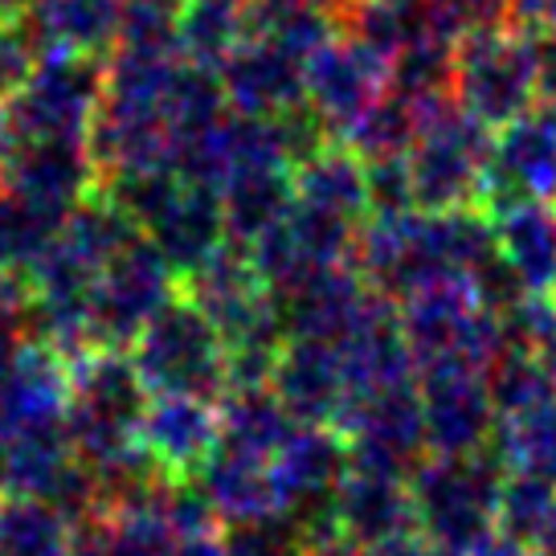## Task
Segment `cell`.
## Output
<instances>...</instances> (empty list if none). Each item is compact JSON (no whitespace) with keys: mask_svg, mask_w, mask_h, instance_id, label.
I'll list each match as a JSON object with an SVG mask.
<instances>
[{"mask_svg":"<svg viewBox=\"0 0 556 556\" xmlns=\"http://www.w3.org/2000/svg\"><path fill=\"white\" fill-rule=\"evenodd\" d=\"M127 352L152 397L222 401L229 393V340L185 291L143 324Z\"/></svg>","mask_w":556,"mask_h":556,"instance_id":"cell-1","label":"cell"},{"mask_svg":"<svg viewBox=\"0 0 556 556\" xmlns=\"http://www.w3.org/2000/svg\"><path fill=\"white\" fill-rule=\"evenodd\" d=\"M507 467L483 446L475 454H434L421 458L409 475V495L417 507V532L446 544L454 553L479 548L495 532L500 491Z\"/></svg>","mask_w":556,"mask_h":556,"instance_id":"cell-2","label":"cell"},{"mask_svg":"<svg viewBox=\"0 0 556 556\" xmlns=\"http://www.w3.org/2000/svg\"><path fill=\"white\" fill-rule=\"evenodd\" d=\"M152 405V393L139 377L131 352L94 348L70 361L66 434L83 467H99L103 458L139 438V421Z\"/></svg>","mask_w":556,"mask_h":556,"instance_id":"cell-3","label":"cell"},{"mask_svg":"<svg viewBox=\"0 0 556 556\" xmlns=\"http://www.w3.org/2000/svg\"><path fill=\"white\" fill-rule=\"evenodd\" d=\"M495 131L467 115L463 106L442 103L417 123L409 160V180H414V205L421 213H451V208L479 205V185L491 156Z\"/></svg>","mask_w":556,"mask_h":556,"instance_id":"cell-4","label":"cell"},{"mask_svg":"<svg viewBox=\"0 0 556 556\" xmlns=\"http://www.w3.org/2000/svg\"><path fill=\"white\" fill-rule=\"evenodd\" d=\"M106 90V58L46 50L29 78L4 99L13 139H87Z\"/></svg>","mask_w":556,"mask_h":556,"instance_id":"cell-5","label":"cell"},{"mask_svg":"<svg viewBox=\"0 0 556 556\" xmlns=\"http://www.w3.org/2000/svg\"><path fill=\"white\" fill-rule=\"evenodd\" d=\"M454 103L491 131L532 111L540 103L532 37L511 25L475 29L463 37L454 53Z\"/></svg>","mask_w":556,"mask_h":556,"instance_id":"cell-6","label":"cell"},{"mask_svg":"<svg viewBox=\"0 0 556 556\" xmlns=\"http://www.w3.org/2000/svg\"><path fill=\"white\" fill-rule=\"evenodd\" d=\"M348 470V442L331 426H299L270 454V486L278 511L299 523L303 544L336 536L340 523L331 511L336 486Z\"/></svg>","mask_w":556,"mask_h":556,"instance_id":"cell-7","label":"cell"},{"mask_svg":"<svg viewBox=\"0 0 556 556\" xmlns=\"http://www.w3.org/2000/svg\"><path fill=\"white\" fill-rule=\"evenodd\" d=\"M556 205V106L536 103L495 131L479 185V208L500 217L516 205Z\"/></svg>","mask_w":556,"mask_h":556,"instance_id":"cell-8","label":"cell"},{"mask_svg":"<svg viewBox=\"0 0 556 556\" xmlns=\"http://www.w3.org/2000/svg\"><path fill=\"white\" fill-rule=\"evenodd\" d=\"M180 291V278L168 266V258L139 233L127 242L115 258L103 266L90 299V319H94V344L99 348H127L136 344L143 324Z\"/></svg>","mask_w":556,"mask_h":556,"instance_id":"cell-9","label":"cell"},{"mask_svg":"<svg viewBox=\"0 0 556 556\" xmlns=\"http://www.w3.org/2000/svg\"><path fill=\"white\" fill-rule=\"evenodd\" d=\"M356 233H361L356 222L295 201L258 242L245 245V250L258 266V275L266 278V287L287 291V287H295V282L319 275V270L352 266Z\"/></svg>","mask_w":556,"mask_h":556,"instance_id":"cell-10","label":"cell"},{"mask_svg":"<svg viewBox=\"0 0 556 556\" xmlns=\"http://www.w3.org/2000/svg\"><path fill=\"white\" fill-rule=\"evenodd\" d=\"M0 189L66 222L90 192L103 189L87 139H17L0 168Z\"/></svg>","mask_w":556,"mask_h":556,"instance_id":"cell-11","label":"cell"},{"mask_svg":"<svg viewBox=\"0 0 556 556\" xmlns=\"http://www.w3.org/2000/svg\"><path fill=\"white\" fill-rule=\"evenodd\" d=\"M307 106L328 123L331 139H344L348 127L389 90V58L368 50L356 37H331L303 66Z\"/></svg>","mask_w":556,"mask_h":556,"instance_id":"cell-12","label":"cell"},{"mask_svg":"<svg viewBox=\"0 0 556 556\" xmlns=\"http://www.w3.org/2000/svg\"><path fill=\"white\" fill-rule=\"evenodd\" d=\"M70 365L46 340H29L0 365V438L66 426Z\"/></svg>","mask_w":556,"mask_h":556,"instance_id":"cell-13","label":"cell"},{"mask_svg":"<svg viewBox=\"0 0 556 556\" xmlns=\"http://www.w3.org/2000/svg\"><path fill=\"white\" fill-rule=\"evenodd\" d=\"M421 414H426V446L430 454H475L491 446L500 414L479 372H426Z\"/></svg>","mask_w":556,"mask_h":556,"instance_id":"cell-14","label":"cell"},{"mask_svg":"<svg viewBox=\"0 0 556 556\" xmlns=\"http://www.w3.org/2000/svg\"><path fill=\"white\" fill-rule=\"evenodd\" d=\"M143 238L156 245L160 254L168 258V266L176 270V278L185 282L229 242L222 192L180 176V189L143 226Z\"/></svg>","mask_w":556,"mask_h":556,"instance_id":"cell-15","label":"cell"},{"mask_svg":"<svg viewBox=\"0 0 556 556\" xmlns=\"http://www.w3.org/2000/svg\"><path fill=\"white\" fill-rule=\"evenodd\" d=\"M336 523L340 532L352 536L365 548H381L389 540H401L417 532V507L409 495V479L401 475H384V470L352 467L348 463L344 479L336 486V500H331Z\"/></svg>","mask_w":556,"mask_h":556,"instance_id":"cell-16","label":"cell"},{"mask_svg":"<svg viewBox=\"0 0 556 556\" xmlns=\"http://www.w3.org/2000/svg\"><path fill=\"white\" fill-rule=\"evenodd\" d=\"M139 442L160 463L168 479H197L208 454L222 446L217 401L201 397H152L139 421Z\"/></svg>","mask_w":556,"mask_h":556,"instance_id":"cell-17","label":"cell"},{"mask_svg":"<svg viewBox=\"0 0 556 556\" xmlns=\"http://www.w3.org/2000/svg\"><path fill=\"white\" fill-rule=\"evenodd\" d=\"M270 389L299 426H331L348 401L340 348L328 340H287Z\"/></svg>","mask_w":556,"mask_h":556,"instance_id":"cell-18","label":"cell"},{"mask_svg":"<svg viewBox=\"0 0 556 556\" xmlns=\"http://www.w3.org/2000/svg\"><path fill=\"white\" fill-rule=\"evenodd\" d=\"M222 83H226L229 111L254 115V119H278L299 103H307L303 62L258 37H245L222 62Z\"/></svg>","mask_w":556,"mask_h":556,"instance_id":"cell-19","label":"cell"},{"mask_svg":"<svg viewBox=\"0 0 556 556\" xmlns=\"http://www.w3.org/2000/svg\"><path fill=\"white\" fill-rule=\"evenodd\" d=\"M168 483L131 504L103 507L74 523V556H168L176 532L168 523Z\"/></svg>","mask_w":556,"mask_h":556,"instance_id":"cell-20","label":"cell"},{"mask_svg":"<svg viewBox=\"0 0 556 556\" xmlns=\"http://www.w3.org/2000/svg\"><path fill=\"white\" fill-rule=\"evenodd\" d=\"M123 0H29V13L21 21L25 37L37 53H106L119 46Z\"/></svg>","mask_w":556,"mask_h":556,"instance_id":"cell-21","label":"cell"},{"mask_svg":"<svg viewBox=\"0 0 556 556\" xmlns=\"http://www.w3.org/2000/svg\"><path fill=\"white\" fill-rule=\"evenodd\" d=\"M201 486L213 500L217 516L226 520V528L233 523H254L266 516H282L275 500V486H270V458L238 446H217L208 454V463L201 467Z\"/></svg>","mask_w":556,"mask_h":556,"instance_id":"cell-22","label":"cell"},{"mask_svg":"<svg viewBox=\"0 0 556 556\" xmlns=\"http://www.w3.org/2000/svg\"><path fill=\"white\" fill-rule=\"evenodd\" d=\"M500 254L528 295L556 299V205H516L491 217Z\"/></svg>","mask_w":556,"mask_h":556,"instance_id":"cell-23","label":"cell"},{"mask_svg":"<svg viewBox=\"0 0 556 556\" xmlns=\"http://www.w3.org/2000/svg\"><path fill=\"white\" fill-rule=\"evenodd\" d=\"M291 205H295V168L291 164H250L222 185L229 242L238 245L258 242Z\"/></svg>","mask_w":556,"mask_h":556,"instance_id":"cell-24","label":"cell"},{"mask_svg":"<svg viewBox=\"0 0 556 556\" xmlns=\"http://www.w3.org/2000/svg\"><path fill=\"white\" fill-rule=\"evenodd\" d=\"M295 201L365 226L368 217L365 160L356 156L344 139L324 143L315 156L295 164Z\"/></svg>","mask_w":556,"mask_h":556,"instance_id":"cell-25","label":"cell"},{"mask_svg":"<svg viewBox=\"0 0 556 556\" xmlns=\"http://www.w3.org/2000/svg\"><path fill=\"white\" fill-rule=\"evenodd\" d=\"M217 414H222V442L238 446V451L262 454V458H270L278 451V442L295 430V417L282 409V401L275 397L270 384L229 389L226 397L217 401Z\"/></svg>","mask_w":556,"mask_h":556,"instance_id":"cell-26","label":"cell"},{"mask_svg":"<svg viewBox=\"0 0 556 556\" xmlns=\"http://www.w3.org/2000/svg\"><path fill=\"white\" fill-rule=\"evenodd\" d=\"M336 21L303 0H250L245 9V37H258L275 50L291 53L307 66L315 50H324L336 37Z\"/></svg>","mask_w":556,"mask_h":556,"instance_id":"cell-27","label":"cell"},{"mask_svg":"<svg viewBox=\"0 0 556 556\" xmlns=\"http://www.w3.org/2000/svg\"><path fill=\"white\" fill-rule=\"evenodd\" d=\"M245 9L250 0H189L176 37L180 58L222 70V62L245 41Z\"/></svg>","mask_w":556,"mask_h":556,"instance_id":"cell-28","label":"cell"},{"mask_svg":"<svg viewBox=\"0 0 556 556\" xmlns=\"http://www.w3.org/2000/svg\"><path fill=\"white\" fill-rule=\"evenodd\" d=\"M556 520V479L536 475V470H507L504 491H500V516L495 532L523 544L528 553H536L548 528Z\"/></svg>","mask_w":556,"mask_h":556,"instance_id":"cell-29","label":"cell"},{"mask_svg":"<svg viewBox=\"0 0 556 556\" xmlns=\"http://www.w3.org/2000/svg\"><path fill=\"white\" fill-rule=\"evenodd\" d=\"M0 556H74V523L46 500H4Z\"/></svg>","mask_w":556,"mask_h":556,"instance_id":"cell-30","label":"cell"},{"mask_svg":"<svg viewBox=\"0 0 556 556\" xmlns=\"http://www.w3.org/2000/svg\"><path fill=\"white\" fill-rule=\"evenodd\" d=\"M486 393L495 401V414L516 417L536 405L556 401V368L528 348H504L495 365L486 368Z\"/></svg>","mask_w":556,"mask_h":556,"instance_id":"cell-31","label":"cell"},{"mask_svg":"<svg viewBox=\"0 0 556 556\" xmlns=\"http://www.w3.org/2000/svg\"><path fill=\"white\" fill-rule=\"evenodd\" d=\"M491 451L504 458L507 470H536L556 479V401L536 405L528 414L500 417Z\"/></svg>","mask_w":556,"mask_h":556,"instance_id":"cell-32","label":"cell"},{"mask_svg":"<svg viewBox=\"0 0 556 556\" xmlns=\"http://www.w3.org/2000/svg\"><path fill=\"white\" fill-rule=\"evenodd\" d=\"M414 139H417L414 103L405 94H397V90H384L381 99L348 127L344 143L361 160H384V156H405L414 148Z\"/></svg>","mask_w":556,"mask_h":556,"instance_id":"cell-33","label":"cell"},{"mask_svg":"<svg viewBox=\"0 0 556 556\" xmlns=\"http://www.w3.org/2000/svg\"><path fill=\"white\" fill-rule=\"evenodd\" d=\"M185 4H189V0H123L119 46H139V50H176Z\"/></svg>","mask_w":556,"mask_h":556,"instance_id":"cell-34","label":"cell"},{"mask_svg":"<svg viewBox=\"0 0 556 556\" xmlns=\"http://www.w3.org/2000/svg\"><path fill=\"white\" fill-rule=\"evenodd\" d=\"M229 556H299L303 536L291 516H266L254 523H233L226 532Z\"/></svg>","mask_w":556,"mask_h":556,"instance_id":"cell-35","label":"cell"},{"mask_svg":"<svg viewBox=\"0 0 556 556\" xmlns=\"http://www.w3.org/2000/svg\"><path fill=\"white\" fill-rule=\"evenodd\" d=\"M365 185H368V213L372 217H393V213L417 208L414 180H409V160L405 156L365 160Z\"/></svg>","mask_w":556,"mask_h":556,"instance_id":"cell-36","label":"cell"},{"mask_svg":"<svg viewBox=\"0 0 556 556\" xmlns=\"http://www.w3.org/2000/svg\"><path fill=\"white\" fill-rule=\"evenodd\" d=\"M532 62H536V99L556 106V29L532 34Z\"/></svg>","mask_w":556,"mask_h":556,"instance_id":"cell-37","label":"cell"},{"mask_svg":"<svg viewBox=\"0 0 556 556\" xmlns=\"http://www.w3.org/2000/svg\"><path fill=\"white\" fill-rule=\"evenodd\" d=\"M377 556H467V553H454V548H446V544H438V540H430V536H421V532H409V536L381 544Z\"/></svg>","mask_w":556,"mask_h":556,"instance_id":"cell-38","label":"cell"},{"mask_svg":"<svg viewBox=\"0 0 556 556\" xmlns=\"http://www.w3.org/2000/svg\"><path fill=\"white\" fill-rule=\"evenodd\" d=\"M299 556H377L372 548L365 544H356L352 536L344 532H336V536H324V540H312V544H303V553Z\"/></svg>","mask_w":556,"mask_h":556,"instance_id":"cell-39","label":"cell"},{"mask_svg":"<svg viewBox=\"0 0 556 556\" xmlns=\"http://www.w3.org/2000/svg\"><path fill=\"white\" fill-rule=\"evenodd\" d=\"M168 556H229L226 536L217 532H205V536H189V540H176L173 553Z\"/></svg>","mask_w":556,"mask_h":556,"instance_id":"cell-40","label":"cell"},{"mask_svg":"<svg viewBox=\"0 0 556 556\" xmlns=\"http://www.w3.org/2000/svg\"><path fill=\"white\" fill-rule=\"evenodd\" d=\"M303 4H312V9H319V13H328L336 25L348 17V9L356 4V0H303Z\"/></svg>","mask_w":556,"mask_h":556,"instance_id":"cell-41","label":"cell"},{"mask_svg":"<svg viewBox=\"0 0 556 556\" xmlns=\"http://www.w3.org/2000/svg\"><path fill=\"white\" fill-rule=\"evenodd\" d=\"M29 13V0H0V25H21Z\"/></svg>","mask_w":556,"mask_h":556,"instance_id":"cell-42","label":"cell"},{"mask_svg":"<svg viewBox=\"0 0 556 556\" xmlns=\"http://www.w3.org/2000/svg\"><path fill=\"white\" fill-rule=\"evenodd\" d=\"M536 553H548V556H556V520H553V528H548V536H544V544H540Z\"/></svg>","mask_w":556,"mask_h":556,"instance_id":"cell-43","label":"cell"},{"mask_svg":"<svg viewBox=\"0 0 556 556\" xmlns=\"http://www.w3.org/2000/svg\"><path fill=\"white\" fill-rule=\"evenodd\" d=\"M528 556H548V553H528Z\"/></svg>","mask_w":556,"mask_h":556,"instance_id":"cell-44","label":"cell"},{"mask_svg":"<svg viewBox=\"0 0 556 556\" xmlns=\"http://www.w3.org/2000/svg\"><path fill=\"white\" fill-rule=\"evenodd\" d=\"M0 511H4V500H0Z\"/></svg>","mask_w":556,"mask_h":556,"instance_id":"cell-45","label":"cell"},{"mask_svg":"<svg viewBox=\"0 0 556 556\" xmlns=\"http://www.w3.org/2000/svg\"><path fill=\"white\" fill-rule=\"evenodd\" d=\"M553 365H556V356H553Z\"/></svg>","mask_w":556,"mask_h":556,"instance_id":"cell-46","label":"cell"}]
</instances>
